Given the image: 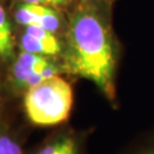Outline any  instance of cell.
<instances>
[{"mask_svg":"<svg viewBox=\"0 0 154 154\" xmlns=\"http://www.w3.org/2000/svg\"><path fill=\"white\" fill-rule=\"evenodd\" d=\"M113 0H80L65 25V72L89 80L112 104L116 99L120 45L112 28Z\"/></svg>","mask_w":154,"mask_h":154,"instance_id":"1","label":"cell"},{"mask_svg":"<svg viewBox=\"0 0 154 154\" xmlns=\"http://www.w3.org/2000/svg\"><path fill=\"white\" fill-rule=\"evenodd\" d=\"M73 106L71 85L58 75L29 88L24 107L30 122L35 126H56L66 121Z\"/></svg>","mask_w":154,"mask_h":154,"instance_id":"2","label":"cell"},{"mask_svg":"<svg viewBox=\"0 0 154 154\" xmlns=\"http://www.w3.org/2000/svg\"><path fill=\"white\" fill-rule=\"evenodd\" d=\"M15 20L21 25H39L56 33L62 28V16L54 7L23 2L15 11Z\"/></svg>","mask_w":154,"mask_h":154,"instance_id":"3","label":"cell"},{"mask_svg":"<svg viewBox=\"0 0 154 154\" xmlns=\"http://www.w3.org/2000/svg\"><path fill=\"white\" fill-rule=\"evenodd\" d=\"M49 64L50 62L45 56L22 50L13 66V77L17 83L25 86L30 75L42 72Z\"/></svg>","mask_w":154,"mask_h":154,"instance_id":"4","label":"cell"},{"mask_svg":"<svg viewBox=\"0 0 154 154\" xmlns=\"http://www.w3.org/2000/svg\"><path fill=\"white\" fill-rule=\"evenodd\" d=\"M14 46L11 25L5 9L0 6V57L4 60H11L14 56Z\"/></svg>","mask_w":154,"mask_h":154,"instance_id":"5","label":"cell"},{"mask_svg":"<svg viewBox=\"0 0 154 154\" xmlns=\"http://www.w3.org/2000/svg\"><path fill=\"white\" fill-rule=\"evenodd\" d=\"M21 48L23 51H29L32 54H38L42 56H55L62 51L61 46H54L48 42H45L40 39H37L24 33L21 39Z\"/></svg>","mask_w":154,"mask_h":154,"instance_id":"6","label":"cell"},{"mask_svg":"<svg viewBox=\"0 0 154 154\" xmlns=\"http://www.w3.org/2000/svg\"><path fill=\"white\" fill-rule=\"evenodd\" d=\"M77 143V139L73 137H65L60 140L47 145L38 154H64L73 144Z\"/></svg>","mask_w":154,"mask_h":154,"instance_id":"7","label":"cell"},{"mask_svg":"<svg viewBox=\"0 0 154 154\" xmlns=\"http://www.w3.org/2000/svg\"><path fill=\"white\" fill-rule=\"evenodd\" d=\"M130 154H154V128L142 138Z\"/></svg>","mask_w":154,"mask_h":154,"instance_id":"8","label":"cell"},{"mask_svg":"<svg viewBox=\"0 0 154 154\" xmlns=\"http://www.w3.org/2000/svg\"><path fill=\"white\" fill-rule=\"evenodd\" d=\"M0 154H23L21 146L8 136H0Z\"/></svg>","mask_w":154,"mask_h":154,"instance_id":"9","label":"cell"},{"mask_svg":"<svg viewBox=\"0 0 154 154\" xmlns=\"http://www.w3.org/2000/svg\"><path fill=\"white\" fill-rule=\"evenodd\" d=\"M72 0H23V2H28V4H37V5H44L49 6V7H64L67 6Z\"/></svg>","mask_w":154,"mask_h":154,"instance_id":"10","label":"cell"},{"mask_svg":"<svg viewBox=\"0 0 154 154\" xmlns=\"http://www.w3.org/2000/svg\"><path fill=\"white\" fill-rule=\"evenodd\" d=\"M64 154H79V145H78V142L75 144H73Z\"/></svg>","mask_w":154,"mask_h":154,"instance_id":"11","label":"cell"}]
</instances>
